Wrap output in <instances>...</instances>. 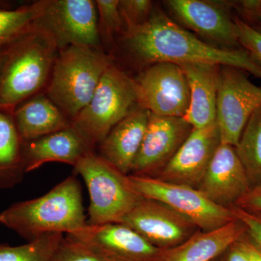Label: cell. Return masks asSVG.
<instances>
[{"instance_id": "33", "label": "cell", "mask_w": 261, "mask_h": 261, "mask_svg": "<svg viewBox=\"0 0 261 261\" xmlns=\"http://www.w3.org/2000/svg\"><path fill=\"white\" fill-rule=\"evenodd\" d=\"M240 240L231 245L224 253L217 257L216 259L218 261H248L240 245Z\"/></svg>"}, {"instance_id": "24", "label": "cell", "mask_w": 261, "mask_h": 261, "mask_svg": "<svg viewBox=\"0 0 261 261\" xmlns=\"http://www.w3.org/2000/svg\"><path fill=\"white\" fill-rule=\"evenodd\" d=\"M234 147L251 187L260 185L261 108L250 117Z\"/></svg>"}, {"instance_id": "22", "label": "cell", "mask_w": 261, "mask_h": 261, "mask_svg": "<svg viewBox=\"0 0 261 261\" xmlns=\"http://www.w3.org/2000/svg\"><path fill=\"white\" fill-rule=\"evenodd\" d=\"M23 142L12 115L0 111V190H9L25 175Z\"/></svg>"}, {"instance_id": "27", "label": "cell", "mask_w": 261, "mask_h": 261, "mask_svg": "<svg viewBox=\"0 0 261 261\" xmlns=\"http://www.w3.org/2000/svg\"><path fill=\"white\" fill-rule=\"evenodd\" d=\"M49 261H106L80 243L63 237L51 253Z\"/></svg>"}, {"instance_id": "20", "label": "cell", "mask_w": 261, "mask_h": 261, "mask_svg": "<svg viewBox=\"0 0 261 261\" xmlns=\"http://www.w3.org/2000/svg\"><path fill=\"white\" fill-rule=\"evenodd\" d=\"M246 233L238 219L212 231L199 230L186 241L163 250L156 261H214Z\"/></svg>"}, {"instance_id": "6", "label": "cell", "mask_w": 261, "mask_h": 261, "mask_svg": "<svg viewBox=\"0 0 261 261\" xmlns=\"http://www.w3.org/2000/svg\"><path fill=\"white\" fill-rule=\"evenodd\" d=\"M135 80L111 63L87 106L72 126L94 148L137 106Z\"/></svg>"}, {"instance_id": "21", "label": "cell", "mask_w": 261, "mask_h": 261, "mask_svg": "<svg viewBox=\"0 0 261 261\" xmlns=\"http://www.w3.org/2000/svg\"><path fill=\"white\" fill-rule=\"evenodd\" d=\"M15 126L23 142L37 140L72 126V121L45 92L29 98L13 113Z\"/></svg>"}, {"instance_id": "13", "label": "cell", "mask_w": 261, "mask_h": 261, "mask_svg": "<svg viewBox=\"0 0 261 261\" xmlns=\"http://www.w3.org/2000/svg\"><path fill=\"white\" fill-rule=\"evenodd\" d=\"M192 129L183 118L150 113L143 142L130 175L156 177L173 159Z\"/></svg>"}, {"instance_id": "16", "label": "cell", "mask_w": 261, "mask_h": 261, "mask_svg": "<svg viewBox=\"0 0 261 261\" xmlns=\"http://www.w3.org/2000/svg\"><path fill=\"white\" fill-rule=\"evenodd\" d=\"M250 188L235 147L221 143L196 189L216 205L231 207Z\"/></svg>"}, {"instance_id": "18", "label": "cell", "mask_w": 261, "mask_h": 261, "mask_svg": "<svg viewBox=\"0 0 261 261\" xmlns=\"http://www.w3.org/2000/svg\"><path fill=\"white\" fill-rule=\"evenodd\" d=\"M94 147L73 126L37 140L23 142L25 173L48 163H62L74 167Z\"/></svg>"}, {"instance_id": "26", "label": "cell", "mask_w": 261, "mask_h": 261, "mask_svg": "<svg viewBox=\"0 0 261 261\" xmlns=\"http://www.w3.org/2000/svg\"><path fill=\"white\" fill-rule=\"evenodd\" d=\"M98 27L101 42H111L122 34L124 24L119 10V0H97Z\"/></svg>"}, {"instance_id": "8", "label": "cell", "mask_w": 261, "mask_h": 261, "mask_svg": "<svg viewBox=\"0 0 261 261\" xmlns=\"http://www.w3.org/2000/svg\"><path fill=\"white\" fill-rule=\"evenodd\" d=\"M246 73L233 67H221L216 123L221 144L238 145L250 117L261 108V87L252 83Z\"/></svg>"}, {"instance_id": "3", "label": "cell", "mask_w": 261, "mask_h": 261, "mask_svg": "<svg viewBox=\"0 0 261 261\" xmlns=\"http://www.w3.org/2000/svg\"><path fill=\"white\" fill-rule=\"evenodd\" d=\"M0 224L27 243L81 229L87 221L80 181L68 176L41 197L12 204L0 214Z\"/></svg>"}, {"instance_id": "4", "label": "cell", "mask_w": 261, "mask_h": 261, "mask_svg": "<svg viewBox=\"0 0 261 261\" xmlns=\"http://www.w3.org/2000/svg\"><path fill=\"white\" fill-rule=\"evenodd\" d=\"M111 63L103 49L73 45L62 49L45 94L72 121L91 100Z\"/></svg>"}, {"instance_id": "10", "label": "cell", "mask_w": 261, "mask_h": 261, "mask_svg": "<svg viewBox=\"0 0 261 261\" xmlns=\"http://www.w3.org/2000/svg\"><path fill=\"white\" fill-rule=\"evenodd\" d=\"M40 22L54 37L59 51L73 45L103 49L95 1L48 0Z\"/></svg>"}, {"instance_id": "19", "label": "cell", "mask_w": 261, "mask_h": 261, "mask_svg": "<svg viewBox=\"0 0 261 261\" xmlns=\"http://www.w3.org/2000/svg\"><path fill=\"white\" fill-rule=\"evenodd\" d=\"M188 82L190 105L183 117L192 128L200 129L216 121L220 65L207 63L179 65Z\"/></svg>"}, {"instance_id": "2", "label": "cell", "mask_w": 261, "mask_h": 261, "mask_svg": "<svg viewBox=\"0 0 261 261\" xmlns=\"http://www.w3.org/2000/svg\"><path fill=\"white\" fill-rule=\"evenodd\" d=\"M58 53L54 37L40 20L4 48L0 66V111L13 116L20 104L42 93L50 80Z\"/></svg>"}, {"instance_id": "28", "label": "cell", "mask_w": 261, "mask_h": 261, "mask_svg": "<svg viewBox=\"0 0 261 261\" xmlns=\"http://www.w3.org/2000/svg\"><path fill=\"white\" fill-rule=\"evenodd\" d=\"M149 0H119V10L124 29L143 25L153 11Z\"/></svg>"}, {"instance_id": "1", "label": "cell", "mask_w": 261, "mask_h": 261, "mask_svg": "<svg viewBox=\"0 0 261 261\" xmlns=\"http://www.w3.org/2000/svg\"><path fill=\"white\" fill-rule=\"evenodd\" d=\"M127 53L145 67L157 63H207L230 66L261 80V64L243 47L226 49L201 40L161 10H153L143 25L122 33Z\"/></svg>"}, {"instance_id": "11", "label": "cell", "mask_w": 261, "mask_h": 261, "mask_svg": "<svg viewBox=\"0 0 261 261\" xmlns=\"http://www.w3.org/2000/svg\"><path fill=\"white\" fill-rule=\"evenodd\" d=\"M65 235L89 247L106 261H156L163 250L121 223L87 224Z\"/></svg>"}, {"instance_id": "32", "label": "cell", "mask_w": 261, "mask_h": 261, "mask_svg": "<svg viewBox=\"0 0 261 261\" xmlns=\"http://www.w3.org/2000/svg\"><path fill=\"white\" fill-rule=\"evenodd\" d=\"M248 261H261V249L250 239L246 233L240 240Z\"/></svg>"}, {"instance_id": "29", "label": "cell", "mask_w": 261, "mask_h": 261, "mask_svg": "<svg viewBox=\"0 0 261 261\" xmlns=\"http://www.w3.org/2000/svg\"><path fill=\"white\" fill-rule=\"evenodd\" d=\"M239 42L261 64V33L239 16H234Z\"/></svg>"}, {"instance_id": "9", "label": "cell", "mask_w": 261, "mask_h": 261, "mask_svg": "<svg viewBox=\"0 0 261 261\" xmlns=\"http://www.w3.org/2000/svg\"><path fill=\"white\" fill-rule=\"evenodd\" d=\"M134 80L137 106L156 116H185L190 105V88L179 65L154 63L145 67Z\"/></svg>"}, {"instance_id": "7", "label": "cell", "mask_w": 261, "mask_h": 261, "mask_svg": "<svg viewBox=\"0 0 261 261\" xmlns=\"http://www.w3.org/2000/svg\"><path fill=\"white\" fill-rule=\"evenodd\" d=\"M128 178L143 198L167 206L201 231H212L236 220L231 207L216 205L194 187L156 177L128 175Z\"/></svg>"}, {"instance_id": "31", "label": "cell", "mask_w": 261, "mask_h": 261, "mask_svg": "<svg viewBox=\"0 0 261 261\" xmlns=\"http://www.w3.org/2000/svg\"><path fill=\"white\" fill-rule=\"evenodd\" d=\"M233 206L250 212L261 214V184L252 187Z\"/></svg>"}, {"instance_id": "14", "label": "cell", "mask_w": 261, "mask_h": 261, "mask_svg": "<svg viewBox=\"0 0 261 261\" xmlns=\"http://www.w3.org/2000/svg\"><path fill=\"white\" fill-rule=\"evenodd\" d=\"M120 223L132 228L161 250L179 245L200 230L167 206L145 198Z\"/></svg>"}, {"instance_id": "5", "label": "cell", "mask_w": 261, "mask_h": 261, "mask_svg": "<svg viewBox=\"0 0 261 261\" xmlns=\"http://www.w3.org/2000/svg\"><path fill=\"white\" fill-rule=\"evenodd\" d=\"M89 194L87 224L120 223L143 200L123 174L94 152L86 154L74 166Z\"/></svg>"}, {"instance_id": "25", "label": "cell", "mask_w": 261, "mask_h": 261, "mask_svg": "<svg viewBox=\"0 0 261 261\" xmlns=\"http://www.w3.org/2000/svg\"><path fill=\"white\" fill-rule=\"evenodd\" d=\"M63 238L62 233H53L18 246L0 243V261H49Z\"/></svg>"}, {"instance_id": "30", "label": "cell", "mask_w": 261, "mask_h": 261, "mask_svg": "<svg viewBox=\"0 0 261 261\" xmlns=\"http://www.w3.org/2000/svg\"><path fill=\"white\" fill-rule=\"evenodd\" d=\"M231 211L236 219L244 224L247 233L257 246L261 249V214L250 212L232 206Z\"/></svg>"}, {"instance_id": "23", "label": "cell", "mask_w": 261, "mask_h": 261, "mask_svg": "<svg viewBox=\"0 0 261 261\" xmlns=\"http://www.w3.org/2000/svg\"><path fill=\"white\" fill-rule=\"evenodd\" d=\"M48 0H41L15 10L0 9V49L25 35L44 14Z\"/></svg>"}, {"instance_id": "12", "label": "cell", "mask_w": 261, "mask_h": 261, "mask_svg": "<svg viewBox=\"0 0 261 261\" xmlns=\"http://www.w3.org/2000/svg\"><path fill=\"white\" fill-rule=\"evenodd\" d=\"M178 23L226 49L241 48L231 2L168 0L165 2Z\"/></svg>"}, {"instance_id": "15", "label": "cell", "mask_w": 261, "mask_h": 261, "mask_svg": "<svg viewBox=\"0 0 261 261\" xmlns=\"http://www.w3.org/2000/svg\"><path fill=\"white\" fill-rule=\"evenodd\" d=\"M220 144L221 137L216 121L205 128H193L156 178L197 188Z\"/></svg>"}, {"instance_id": "35", "label": "cell", "mask_w": 261, "mask_h": 261, "mask_svg": "<svg viewBox=\"0 0 261 261\" xmlns=\"http://www.w3.org/2000/svg\"><path fill=\"white\" fill-rule=\"evenodd\" d=\"M3 58V49H0V66H1L2 61Z\"/></svg>"}, {"instance_id": "17", "label": "cell", "mask_w": 261, "mask_h": 261, "mask_svg": "<svg viewBox=\"0 0 261 261\" xmlns=\"http://www.w3.org/2000/svg\"><path fill=\"white\" fill-rule=\"evenodd\" d=\"M150 113L136 106L98 145L97 154L123 174L132 173Z\"/></svg>"}, {"instance_id": "34", "label": "cell", "mask_w": 261, "mask_h": 261, "mask_svg": "<svg viewBox=\"0 0 261 261\" xmlns=\"http://www.w3.org/2000/svg\"><path fill=\"white\" fill-rule=\"evenodd\" d=\"M246 19L248 20H252L253 23L256 24V27H252L261 33V12L260 13H256V14L250 15Z\"/></svg>"}]
</instances>
